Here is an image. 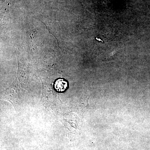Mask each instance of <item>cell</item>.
<instances>
[{
  "instance_id": "1",
  "label": "cell",
  "mask_w": 150,
  "mask_h": 150,
  "mask_svg": "<svg viewBox=\"0 0 150 150\" xmlns=\"http://www.w3.org/2000/svg\"><path fill=\"white\" fill-rule=\"evenodd\" d=\"M68 82L64 79H59L55 82L54 87L56 91L59 92H64L68 88Z\"/></svg>"
}]
</instances>
